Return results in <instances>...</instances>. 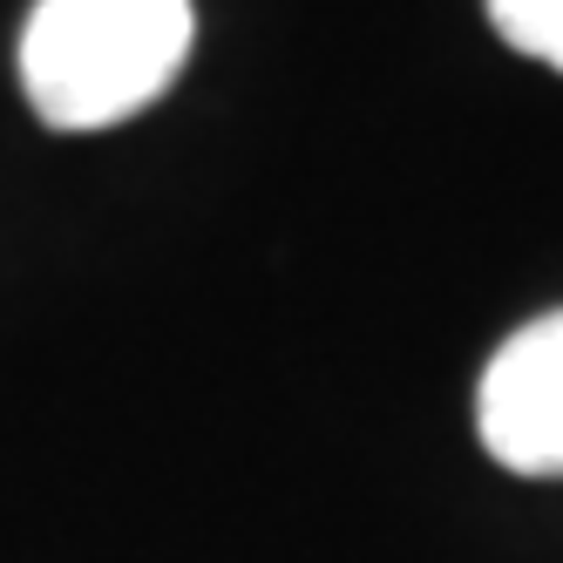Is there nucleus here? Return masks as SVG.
<instances>
[{"label":"nucleus","instance_id":"nucleus-1","mask_svg":"<svg viewBox=\"0 0 563 563\" xmlns=\"http://www.w3.org/2000/svg\"><path fill=\"white\" fill-rule=\"evenodd\" d=\"M190 34V0H34L21 89L48 130H115L177 82Z\"/></svg>","mask_w":563,"mask_h":563},{"label":"nucleus","instance_id":"nucleus-3","mask_svg":"<svg viewBox=\"0 0 563 563\" xmlns=\"http://www.w3.org/2000/svg\"><path fill=\"white\" fill-rule=\"evenodd\" d=\"M489 21L516 55L563 75V0H489Z\"/></svg>","mask_w":563,"mask_h":563},{"label":"nucleus","instance_id":"nucleus-2","mask_svg":"<svg viewBox=\"0 0 563 563\" xmlns=\"http://www.w3.org/2000/svg\"><path fill=\"white\" fill-rule=\"evenodd\" d=\"M475 434L509 475H563V306L489 353L475 387Z\"/></svg>","mask_w":563,"mask_h":563}]
</instances>
